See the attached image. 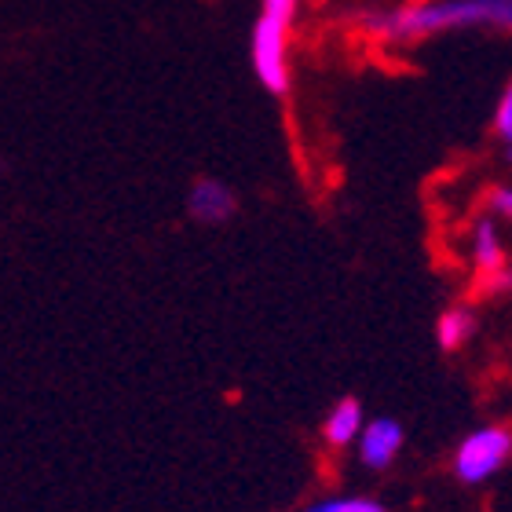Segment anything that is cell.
<instances>
[{
	"instance_id": "obj_1",
	"label": "cell",
	"mask_w": 512,
	"mask_h": 512,
	"mask_svg": "<svg viewBox=\"0 0 512 512\" xmlns=\"http://www.w3.org/2000/svg\"><path fill=\"white\" fill-rule=\"evenodd\" d=\"M512 0H410L403 8L363 11L359 30L377 44H417L454 30H509Z\"/></svg>"
},
{
	"instance_id": "obj_2",
	"label": "cell",
	"mask_w": 512,
	"mask_h": 512,
	"mask_svg": "<svg viewBox=\"0 0 512 512\" xmlns=\"http://www.w3.org/2000/svg\"><path fill=\"white\" fill-rule=\"evenodd\" d=\"M289 30L293 26H286V22L260 15L253 26V37H249L253 74L271 96L289 92V77H293L289 74Z\"/></svg>"
},
{
	"instance_id": "obj_3",
	"label": "cell",
	"mask_w": 512,
	"mask_h": 512,
	"mask_svg": "<svg viewBox=\"0 0 512 512\" xmlns=\"http://www.w3.org/2000/svg\"><path fill=\"white\" fill-rule=\"evenodd\" d=\"M509 450H512L509 428H498V425L480 428V432H472L458 447L454 469H458V476L465 483H483V480H491L494 472L509 461Z\"/></svg>"
},
{
	"instance_id": "obj_4",
	"label": "cell",
	"mask_w": 512,
	"mask_h": 512,
	"mask_svg": "<svg viewBox=\"0 0 512 512\" xmlns=\"http://www.w3.org/2000/svg\"><path fill=\"white\" fill-rule=\"evenodd\" d=\"M187 213L205 227H220L238 213V198L224 180H198L187 194Z\"/></svg>"
},
{
	"instance_id": "obj_5",
	"label": "cell",
	"mask_w": 512,
	"mask_h": 512,
	"mask_svg": "<svg viewBox=\"0 0 512 512\" xmlns=\"http://www.w3.org/2000/svg\"><path fill=\"white\" fill-rule=\"evenodd\" d=\"M359 436H363L359 439V454H363V461L370 469H388L395 461V454L403 450V428L392 417H377V421L363 425Z\"/></svg>"
},
{
	"instance_id": "obj_6",
	"label": "cell",
	"mask_w": 512,
	"mask_h": 512,
	"mask_svg": "<svg viewBox=\"0 0 512 512\" xmlns=\"http://www.w3.org/2000/svg\"><path fill=\"white\" fill-rule=\"evenodd\" d=\"M469 260H472V267H476V275L480 278L509 267V253H505V238H502V231H498V220L483 216L480 224L472 227Z\"/></svg>"
},
{
	"instance_id": "obj_7",
	"label": "cell",
	"mask_w": 512,
	"mask_h": 512,
	"mask_svg": "<svg viewBox=\"0 0 512 512\" xmlns=\"http://www.w3.org/2000/svg\"><path fill=\"white\" fill-rule=\"evenodd\" d=\"M359 432H363V403H359V399H341V403L330 410L326 425H322V436H326V443H333V447H348Z\"/></svg>"
},
{
	"instance_id": "obj_8",
	"label": "cell",
	"mask_w": 512,
	"mask_h": 512,
	"mask_svg": "<svg viewBox=\"0 0 512 512\" xmlns=\"http://www.w3.org/2000/svg\"><path fill=\"white\" fill-rule=\"evenodd\" d=\"M476 337V315L469 308H450L439 315L436 322V341L439 348H447V352H458L465 344Z\"/></svg>"
},
{
	"instance_id": "obj_9",
	"label": "cell",
	"mask_w": 512,
	"mask_h": 512,
	"mask_svg": "<svg viewBox=\"0 0 512 512\" xmlns=\"http://www.w3.org/2000/svg\"><path fill=\"white\" fill-rule=\"evenodd\" d=\"M300 8H304V0H260V15L286 22V26H293V19L300 15Z\"/></svg>"
},
{
	"instance_id": "obj_10",
	"label": "cell",
	"mask_w": 512,
	"mask_h": 512,
	"mask_svg": "<svg viewBox=\"0 0 512 512\" xmlns=\"http://www.w3.org/2000/svg\"><path fill=\"white\" fill-rule=\"evenodd\" d=\"M494 136L509 143L512 139V88H505L498 96V107H494Z\"/></svg>"
},
{
	"instance_id": "obj_11",
	"label": "cell",
	"mask_w": 512,
	"mask_h": 512,
	"mask_svg": "<svg viewBox=\"0 0 512 512\" xmlns=\"http://www.w3.org/2000/svg\"><path fill=\"white\" fill-rule=\"evenodd\" d=\"M311 512H384V509L377 502H370V498H344V502L315 505Z\"/></svg>"
},
{
	"instance_id": "obj_12",
	"label": "cell",
	"mask_w": 512,
	"mask_h": 512,
	"mask_svg": "<svg viewBox=\"0 0 512 512\" xmlns=\"http://www.w3.org/2000/svg\"><path fill=\"white\" fill-rule=\"evenodd\" d=\"M487 209H491V220H509V213H512L509 187H491V194H487Z\"/></svg>"
},
{
	"instance_id": "obj_13",
	"label": "cell",
	"mask_w": 512,
	"mask_h": 512,
	"mask_svg": "<svg viewBox=\"0 0 512 512\" xmlns=\"http://www.w3.org/2000/svg\"><path fill=\"white\" fill-rule=\"evenodd\" d=\"M480 282H483V289H487V293H505V289H509V282H512V275H509V267H505V271L483 275Z\"/></svg>"
}]
</instances>
